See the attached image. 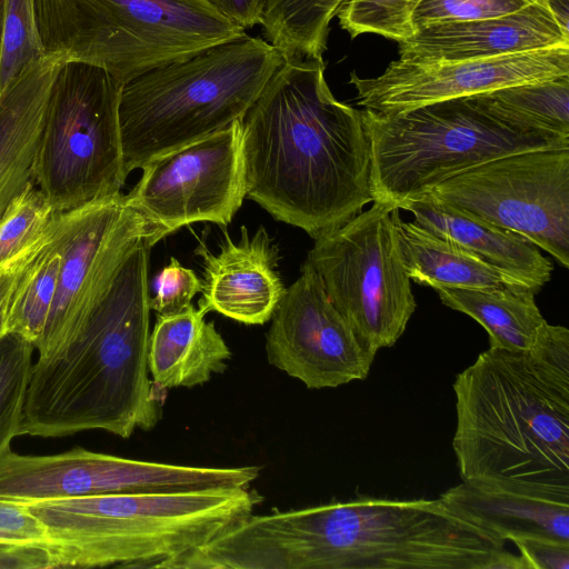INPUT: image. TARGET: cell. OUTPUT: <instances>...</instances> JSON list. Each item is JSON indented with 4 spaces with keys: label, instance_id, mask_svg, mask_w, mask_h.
Returning <instances> with one entry per match:
<instances>
[{
    "label": "cell",
    "instance_id": "27",
    "mask_svg": "<svg viewBox=\"0 0 569 569\" xmlns=\"http://www.w3.org/2000/svg\"><path fill=\"white\" fill-rule=\"evenodd\" d=\"M56 211L30 181L0 219V277L18 272L47 241Z\"/></svg>",
    "mask_w": 569,
    "mask_h": 569
},
{
    "label": "cell",
    "instance_id": "12",
    "mask_svg": "<svg viewBox=\"0 0 569 569\" xmlns=\"http://www.w3.org/2000/svg\"><path fill=\"white\" fill-rule=\"evenodd\" d=\"M124 194L158 241L193 222L227 227L247 196L242 120L157 156Z\"/></svg>",
    "mask_w": 569,
    "mask_h": 569
},
{
    "label": "cell",
    "instance_id": "15",
    "mask_svg": "<svg viewBox=\"0 0 569 569\" xmlns=\"http://www.w3.org/2000/svg\"><path fill=\"white\" fill-rule=\"evenodd\" d=\"M286 289L266 335L270 365L309 389L336 388L368 377L377 352L356 336L307 262Z\"/></svg>",
    "mask_w": 569,
    "mask_h": 569
},
{
    "label": "cell",
    "instance_id": "38",
    "mask_svg": "<svg viewBox=\"0 0 569 569\" xmlns=\"http://www.w3.org/2000/svg\"><path fill=\"white\" fill-rule=\"evenodd\" d=\"M548 4L560 26L569 31V0H540Z\"/></svg>",
    "mask_w": 569,
    "mask_h": 569
},
{
    "label": "cell",
    "instance_id": "7",
    "mask_svg": "<svg viewBox=\"0 0 569 569\" xmlns=\"http://www.w3.org/2000/svg\"><path fill=\"white\" fill-rule=\"evenodd\" d=\"M370 146L373 202L399 208L486 161L522 151L569 148V138L523 126L485 93L397 113L361 110Z\"/></svg>",
    "mask_w": 569,
    "mask_h": 569
},
{
    "label": "cell",
    "instance_id": "19",
    "mask_svg": "<svg viewBox=\"0 0 569 569\" xmlns=\"http://www.w3.org/2000/svg\"><path fill=\"white\" fill-rule=\"evenodd\" d=\"M439 498L457 516L500 540L569 542V492L461 481Z\"/></svg>",
    "mask_w": 569,
    "mask_h": 569
},
{
    "label": "cell",
    "instance_id": "34",
    "mask_svg": "<svg viewBox=\"0 0 569 569\" xmlns=\"http://www.w3.org/2000/svg\"><path fill=\"white\" fill-rule=\"evenodd\" d=\"M0 543L37 547L52 553L42 522L24 502L4 498H0Z\"/></svg>",
    "mask_w": 569,
    "mask_h": 569
},
{
    "label": "cell",
    "instance_id": "33",
    "mask_svg": "<svg viewBox=\"0 0 569 569\" xmlns=\"http://www.w3.org/2000/svg\"><path fill=\"white\" fill-rule=\"evenodd\" d=\"M202 291V280L196 272L171 257L156 278V295L150 309L158 315L181 312L192 306L193 297Z\"/></svg>",
    "mask_w": 569,
    "mask_h": 569
},
{
    "label": "cell",
    "instance_id": "17",
    "mask_svg": "<svg viewBox=\"0 0 569 569\" xmlns=\"http://www.w3.org/2000/svg\"><path fill=\"white\" fill-rule=\"evenodd\" d=\"M202 258V298L198 306L206 313L217 311L244 325L268 322L286 292L277 271L279 248L263 227L253 236L241 227L234 242L224 230L218 252L199 242Z\"/></svg>",
    "mask_w": 569,
    "mask_h": 569
},
{
    "label": "cell",
    "instance_id": "28",
    "mask_svg": "<svg viewBox=\"0 0 569 569\" xmlns=\"http://www.w3.org/2000/svg\"><path fill=\"white\" fill-rule=\"evenodd\" d=\"M485 94L512 120L569 138V76L510 86Z\"/></svg>",
    "mask_w": 569,
    "mask_h": 569
},
{
    "label": "cell",
    "instance_id": "41",
    "mask_svg": "<svg viewBox=\"0 0 569 569\" xmlns=\"http://www.w3.org/2000/svg\"><path fill=\"white\" fill-rule=\"evenodd\" d=\"M3 333V328H2V317L0 318V336Z\"/></svg>",
    "mask_w": 569,
    "mask_h": 569
},
{
    "label": "cell",
    "instance_id": "14",
    "mask_svg": "<svg viewBox=\"0 0 569 569\" xmlns=\"http://www.w3.org/2000/svg\"><path fill=\"white\" fill-rule=\"evenodd\" d=\"M150 234L120 193L56 212L52 239L60 273L51 312L34 350L48 356L67 345L109 290L136 240Z\"/></svg>",
    "mask_w": 569,
    "mask_h": 569
},
{
    "label": "cell",
    "instance_id": "8",
    "mask_svg": "<svg viewBox=\"0 0 569 569\" xmlns=\"http://www.w3.org/2000/svg\"><path fill=\"white\" fill-rule=\"evenodd\" d=\"M47 52L106 70L121 83L236 39L246 30L204 0H34Z\"/></svg>",
    "mask_w": 569,
    "mask_h": 569
},
{
    "label": "cell",
    "instance_id": "21",
    "mask_svg": "<svg viewBox=\"0 0 569 569\" xmlns=\"http://www.w3.org/2000/svg\"><path fill=\"white\" fill-rule=\"evenodd\" d=\"M399 209L411 212L421 227L457 242L536 292L551 279L552 262L518 232L466 216L423 196L408 200Z\"/></svg>",
    "mask_w": 569,
    "mask_h": 569
},
{
    "label": "cell",
    "instance_id": "23",
    "mask_svg": "<svg viewBox=\"0 0 569 569\" xmlns=\"http://www.w3.org/2000/svg\"><path fill=\"white\" fill-rule=\"evenodd\" d=\"M395 227L405 270L418 284L433 289L530 288L457 242L437 236L415 221L401 220L399 211L395 216Z\"/></svg>",
    "mask_w": 569,
    "mask_h": 569
},
{
    "label": "cell",
    "instance_id": "35",
    "mask_svg": "<svg viewBox=\"0 0 569 569\" xmlns=\"http://www.w3.org/2000/svg\"><path fill=\"white\" fill-rule=\"evenodd\" d=\"M513 543L528 569H569V542L545 538H523Z\"/></svg>",
    "mask_w": 569,
    "mask_h": 569
},
{
    "label": "cell",
    "instance_id": "22",
    "mask_svg": "<svg viewBox=\"0 0 569 569\" xmlns=\"http://www.w3.org/2000/svg\"><path fill=\"white\" fill-rule=\"evenodd\" d=\"M204 316L193 306L181 312L158 315L148 345V369L154 388H190L226 370L231 351Z\"/></svg>",
    "mask_w": 569,
    "mask_h": 569
},
{
    "label": "cell",
    "instance_id": "39",
    "mask_svg": "<svg viewBox=\"0 0 569 569\" xmlns=\"http://www.w3.org/2000/svg\"><path fill=\"white\" fill-rule=\"evenodd\" d=\"M19 272L20 271L7 273L0 277V318L3 315V310L6 308L7 301L13 289Z\"/></svg>",
    "mask_w": 569,
    "mask_h": 569
},
{
    "label": "cell",
    "instance_id": "24",
    "mask_svg": "<svg viewBox=\"0 0 569 569\" xmlns=\"http://www.w3.org/2000/svg\"><path fill=\"white\" fill-rule=\"evenodd\" d=\"M441 302L468 315L488 332L489 347L528 351L546 322L528 287L502 289H435Z\"/></svg>",
    "mask_w": 569,
    "mask_h": 569
},
{
    "label": "cell",
    "instance_id": "31",
    "mask_svg": "<svg viewBox=\"0 0 569 569\" xmlns=\"http://www.w3.org/2000/svg\"><path fill=\"white\" fill-rule=\"evenodd\" d=\"M422 0H347L337 17L351 38L375 33L400 42L415 34L412 16Z\"/></svg>",
    "mask_w": 569,
    "mask_h": 569
},
{
    "label": "cell",
    "instance_id": "4",
    "mask_svg": "<svg viewBox=\"0 0 569 569\" xmlns=\"http://www.w3.org/2000/svg\"><path fill=\"white\" fill-rule=\"evenodd\" d=\"M139 237L103 298L61 349L38 356L28 381L19 436L58 438L103 430L129 438L160 419L149 379V259Z\"/></svg>",
    "mask_w": 569,
    "mask_h": 569
},
{
    "label": "cell",
    "instance_id": "16",
    "mask_svg": "<svg viewBox=\"0 0 569 569\" xmlns=\"http://www.w3.org/2000/svg\"><path fill=\"white\" fill-rule=\"evenodd\" d=\"M565 76H569V46L459 61L398 59L377 77L352 71L349 83L359 106L387 114Z\"/></svg>",
    "mask_w": 569,
    "mask_h": 569
},
{
    "label": "cell",
    "instance_id": "37",
    "mask_svg": "<svg viewBox=\"0 0 569 569\" xmlns=\"http://www.w3.org/2000/svg\"><path fill=\"white\" fill-rule=\"evenodd\" d=\"M217 12L241 29L262 23L268 0H204Z\"/></svg>",
    "mask_w": 569,
    "mask_h": 569
},
{
    "label": "cell",
    "instance_id": "20",
    "mask_svg": "<svg viewBox=\"0 0 569 569\" xmlns=\"http://www.w3.org/2000/svg\"><path fill=\"white\" fill-rule=\"evenodd\" d=\"M67 52H47L0 94V219L32 181L47 107Z\"/></svg>",
    "mask_w": 569,
    "mask_h": 569
},
{
    "label": "cell",
    "instance_id": "2",
    "mask_svg": "<svg viewBox=\"0 0 569 569\" xmlns=\"http://www.w3.org/2000/svg\"><path fill=\"white\" fill-rule=\"evenodd\" d=\"M247 196L315 240L373 202L361 110L339 101L323 60L284 58L242 119Z\"/></svg>",
    "mask_w": 569,
    "mask_h": 569
},
{
    "label": "cell",
    "instance_id": "1",
    "mask_svg": "<svg viewBox=\"0 0 569 569\" xmlns=\"http://www.w3.org/2000/svg\"><path fill=\"white\" fill-rule=\"evenodd\" d=\"M440 498L361 497L248 518L188 552V569H526Z\"/></svg>",
    "mask_w": 569,
    "mask_h": 569
},
{
    "label": "cell",
    "instance_id": "13",
    "mask_svg": "<svg viewBox=\"0 0 569 569\" xmlns=\"http://www.w3.org/2000/svg\"><path fill=\"white\" fill-rule=\"evenodd\" d=\"M256 466L217 468L122 458L77 447L49 456L0 457V498L20 502L116 492L250 487Z\"/></svg>",
    "mask_w": 569,
    "mask_h": 569
},
{
    "label": "cell",
    "instance_id": "30",
    "mask_svg": "<svg viewBox=\"0 0 569 569\" xmlns=\"http://www.w3.org/2000/svg\"><path fill=\"white\" fill-rule=\"evenodd\" d=\"M46 53L34 0H6L0 37V94Z\"/></svg>",
    "mask_w": 569,
    "mask_h": 569
},
{
    "label": "cell",
    "instance_id": "36",
    "mask_svg": "<svg viewBox=\"0 0 569 569\" xmlns=\"http://www.w3.org/2000/svg\"><path fill=\"white\" fill-rule=\"evenodd\" d=\"M56 568L52 553L42 548L0 543V569Z\"/></svg>",
    "mask_w": 569,
    "mask_h": 569
},
{
    "label": "cell",
    "instance_id": "29",
    "mask_svg": "<svg viewBox=\"0 0 569 569\" xmlns=\"http://www.w3.org/2000/svg\"><path fill=\"white\" fill-rule=\"evenodd\" d=\"M33 350V345L19 335L0 336V457L19 436Z\"/></svg>",
    "mask_w": 569,
    "mask_h": 569
},
{
    "label": "cell",
    "instance_id": "26",
    "mask_svg": "<svg viewBox=\"0 0 569 569\" xmlns=\"http://www.w3.org/2000/svg\"><path fill=\"white\" fill-rule=\"evenodd\" d=\"M347 0H268L262 28L266 40L284 58L323 60L331 20Z\"/></svg>",
    "mask_w": 569,
    "mask_h": 569
},
{
    "label": "cell",
    "instance_id": "6",
    "mask_svg": "<svg viewBox=\"0 0 569 569\" xmlns=\"http://www.w3.org/2000/svg\"><path fill=\"white\" fill-rule=\"evenodd\" d=\"M283 60L266 39L244 33L124 83L119 121L126 174L242 120Z\"/></svg>",
    "mask_w": 569,
    "mask_h": 569
},
{
    "label": "cell",
    "instance_id": "5",
    "mask_svg": "<svg viewBox=\"0 0 569 569\" xmlns=\"http://www.w3.org/2000/svg\"><path fill=\"white\" fill-rule=\"evenodd\" d=\"M261 498L250 487H220L24 503L48 532L56 568L164 569L248 518Z\"/></svg>",
    "mask_w": 569,
    "mask_h": 569
},
{
    "label": "cell",
    "instance_id": "10",
    "mask_svg": "<svg viewBox=\"0 0 569 569\" xmlns=\"http://www.w3.org/2000/svg\"><path fill=\"white\" fill-rule=\"evenodd\" d=\"M388 203L372 207L316 239L306 261L356 336L378 352L403 335L417 302Z\"/></svg>",
    "mask_w": 569,
    "mask_h": 569
},
{
    "label": "cell",
    "instance_id": "3",
    "mask_svg": "<svg viewBox=\"0 0 569 569\" xmlns=\"http://www.w3.org/2000/svg\"><path fill=\"white\" fill-rule=\"evenodd\" d=\"M462 481L569 492V330L528 351L488 348L453 382Z\"/></svg>",
    "mask_w": 569,
    "mask_h": 569
},
{
    "label": "cell",
    "instance_id": "9",
    "mask_svg": "<svg viewBox=\"0 0 569 569\" xmlns=\"http://www.w3.org/2000/svg\"><path fill=\"white\" fill-rule=\"evenodd\" d=\"M123 83L106 70L67 62L56 77L32 181L56 212L121 193L127 174L119 121Z\"/></svg>",
    "mask_w": 569,
    "mask_h": 569
},
{
    "label": "cell",
    "instance_id": "40",
    "mask_svg": "<svg viewBox=\"0 0 569 569\" xmlns=\"http://www.w3.org/2000/svg\"><path fill=\"white\" fill-rule=\"evenodd\" d=\"M4 1H6V0H0V37H1V29H2V20H3Z\"/></svg>",
    "mask_w": 569,
    "mask_h": 569
},
{
    "label": "cell",
    "instance_id": "18",
    "mask_svg": "<svg viewBox=\"0 0 569 569\" xmlns=\"http://www.w3.org/2000/svg\"><path fill=\"white\" fill-rule=\"evenodd\" d=\"M398 43L401 60L459 61L569 46V31L537 2L500 17L420 28Z\"/></svg>",
    "mask_w": 569,
    "mask_h": 569
},
{
    "label": "cell",
    "instance_id": "11",
    "mask_svg": "<svg viewBox=\"0 0 569 569\" xmlns=\"http://www.w3.org/2000/svg\"><path fill=\"white\" fill-rule=\"evenodd\" d=\"M420 196L518 232L569 267V148L502 156Z\"/></svg>",
    "mask_w": 569,
    "mask_h": 569
},
{
    "label": "cell",
    "instance_id": "32",
    "mask_svg": "<svg viewBox=\"0 0 569 569\" xmlns=\"http://www.w3.org/2000/svg\"><path fill=\"white\" fill-rule=\"evenodd\" d=\"M540 0H422L412 21L420 28L500 17L522 10Z\"/></svg>",
    "mask_w": 569,
    "mask_h": 569
},
{
    "label": "cell",
    "instance_id": "25",
    "mask_svg": "<svg viewBox=\"0 0 569 569\" xmlns=\"http://www.w3.org/2000/svg\"><path fill=\"white\" fill-rule=\"evenodd\" d=\"M60 261L51 226L44 244L18 273L3 310V332L23 337L34 349L51 312L59 281Z\"/></svg>",
    "mask_w": 569,
    "mask_h": 569
}]
</instances>
